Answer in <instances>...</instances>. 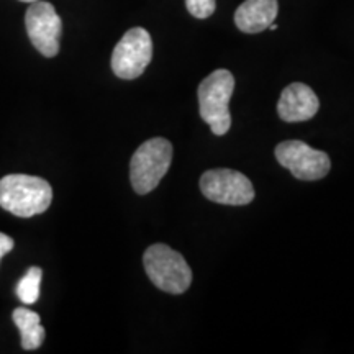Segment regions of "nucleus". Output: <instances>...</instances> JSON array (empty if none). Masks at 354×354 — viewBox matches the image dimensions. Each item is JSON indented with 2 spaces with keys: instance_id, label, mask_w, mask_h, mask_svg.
Listing matches in <instances>:
<instances>
[{
  "instance_id": "20e7f679",
  "label": "nucleus",
  "mask_w": 354,
  "mask_h": 354,
  "mask_svg": "<svg viewBox=\"0 0 354 354\" xmlns=\"http://www.w3.org/2000/svg\"><path fill=\"white\" fill-rule=\"evenodd\" d=\"M172 162V145L166 138H151L136 149L130 162V180L140 196L158 187Z\"/></svg>"
},
{
  "instance_id": "9b49d317",
  "label": "nucleus",
  "mask_w": 354,
  "mask_h": 354,
  "mask_svg": "<svg viewBox=\"0 0 354 354\" xmlns=\"http://www.w3.org/2000/svg\"><path fill=\"white\" fill-rule=\"evenodd\" d=\"M13 322H15L17 328L20 330L21 335V348L33 351L38 349L44 342V335L46 331L41 326V318L33 310L20 307L13 310Z\"/></svg>"
},
{
  "instance_id": "f8f14e48",
  "label": "nucleus",
  "mask_w": 354,
  "mask_h": 354,
  "mask_svg": "<svg viewBox=\"0 0 354 354\" xmlns=\"http://www.w3.org/2000/svg\"><path fill=\"white\" fill-rule=\"evenodd\" d=\"M43 271L37 266L30 268L24 277L17 284V297L21 304L33 305L39 297V284H41Z\"/></svg>"
},
{
  "instance_id": "0eeeda50",
  "label": "nucleus",
  "mask_w": 354,
  "mask_h": 354,
  "mask_svg": "<svg viewBox=\"0 0 354 354\" xmlns=\"http://www.w3.org/2000/svg\"><path fill=\"white\" fill-rule=\"evenodd\" d=\"M201 190L209 201L221 205H248L254 198V187L245 174L232 169H212L201 177Z\"/></svg>"
},
{
  "instance_id": "4468645a",
  "label": "nucleus",
  "mask_w": 354,
  "mask_h": 354,
  "mask_svg": "<svg viewBox=\"0 0 354 354\" xmlns=\"http://www.w3.org/2000/svg\"><path fill=\"white\" fill-rule=\"evenodd\" d=\"M13 246H15V241H13L8 234L0 233V259H2L7 253H10Z\"/></svg>"
},
{
  "instance_id": "7ed1b4c3",
  "label": "nucleus",
  "mask_w": 354,
  "mask_h": 354,
  "mask_svg": "<svg viewBox=\"0 0 354 354\" xmlns=\"http://www.w3.org/2000/svg\"><path fill=\"white\" fill-rule=\"evenodd\" d=\"M143 264L153 284L167 294H184L192 282V271L184 256L162 243L145 251Z\"/></svg>"
},
{
  "instance_id": "f03ea898",
  "label": "nucleus",
  "mask_w": 354,
  "mask_h": 354,
  "mask_svg": "<svg viewBox=\"0 0 354 354\" xmlns=\"http://www.w3.org/2000/svg\"><path fill=\"white\" fill-rule=\"evenodd\" d=\"M234 91V77L227 69H216L198 86V109L202 120L216 136L227 135L232 127L230 99Z\"/></svg>"
},
{
  "instance_id": "2eb2a0df",
  "label": "nucleus",
  "mask_w": 354,
  "mask_h": 354,
  "mask_svg": "<svg viewBox=\"0 0 354 354\" xmlns=\"http://www.w3.org/2000/svg\"><path fill=\"white\" fill-rule=\"evenodd\" d=\"M269 30H277V25L276 24H271V25H269Z\"/></svg>"
},
{
  "instance_id": "ddd939ff",
  "label": "nucleus",
  "mask_w": 354,
  "mask_h": 354,
  "mask_svg": "<svg viewBox=\"0 0 354 354\" xmlns=\"http://www.w3.org/2000/svg\"><path fill=\"white\" fill-rule=\"evenodd\" d=\"M185 7H187L190 15L203 20L214 15L216 3L215 0H185Z\"/></svg>"
},
{
  "instance_id": "f257e3e1",
  "label": "nucleus",
  "mask_w": 354,
  "mask_h": 354,
  "mask_svg": "<svg viewBox=\"0 0 354 354\" xmlns=\"http://www.w3.org/2000/svg\"><path fill=\"white\" fill-rule=\"evenodd\" d=\"M53 189L48 180L28 174H8L0 179V207L20 218H32L50 209Z\"/></svg>"
},
{
  "instance_id": "dca6fc26",
  "label": "nucleus",
  "mask_w": 354,
  "mask_h": 354,
  "mask_svg": "<svg viewBox=\"0 0 354 354\" xmlns=\"http://www.w3.org/2000/svg\"><path fill=\"white\" fill-rule=\"evenodd\" d=\"M20 2H26V3H33V2H38V0H20Z\"/></svg>"
},
{
  "instance_id": "9d476101",
  "label": "nucleus",
  "mask_w": 354,
  "mask_h": 354,
  "mask_svg": "<svg viewBox=\"0 0 354 354\" xmlns=\"http://www.w3.org/2000/svg\"><path fill=\"white\" fill-rule=\"evenodd\" d=\"M277 12V0H245L234 12V25L243 33H261L274 24Z\"/></svg>"
},
{
  "instance_id": "6e6552de",
  "label": "nucleus",
  "mask_w": 354,
  "mask_h": 354,
  "mask_svg": "<svg viewBox=\"0 0 354 354\" xmlns=\"http://www.w3.org/2000/svg\"><path fill=\"white\" fill-rule=\"evenodd\" d=\"M25 26L30 41L44 57H55L59 53L63 21L50 2H33L25 13Z\"/></svg>"
},
{
  "instance_id": "423d86ee",
  "label": "nucleus",
  "mask_w": 354,
  "mask_h": 354,
  "mask_svg": "<svg viewBox=\"0 0 354 354\" xmlns=\"http://www.w3.org/2000/svg\"><path fill=\"white\" fill-rule=\"evenodd\" d=\"M276 159L279 165L300 180L323 179L331 167L328 154L299 140H289L277 145Z\"/></svg>"
},
{
  "instance_id": "1a4fd4ad",
  "label": "nucleus",
  "mask_w": 354,
  "mask_h": 354,
  "mask_svg": "<svg viewBox=\"0 0 354 354\" xmlns=\"http://www.w3.org/2000/svg\"><path fill=\"white\" fill-rule=\"evenodd\" d=\"M320 109V100L315 92L302 82H294L282 91L277 104L279 117L287 123L307 122Z\"/></svg>"
},
{
  "instance_id": "39448f33",
  "label": "nucleus",
  "mask_w": 354,
  "mask_h": 354,
  "mask_svg": "<svg viewBox=\"0 0 354 354\" xmlns=\"http://www.w3.org/2000/svg\"><path fill=\"white\" fill-rule=\"evenodd\" d=\"M153 39L145 28L128 30L112 53V71L117 77L131 81L140 77L151 63Z\"/></svg>"
}]
</instances>
